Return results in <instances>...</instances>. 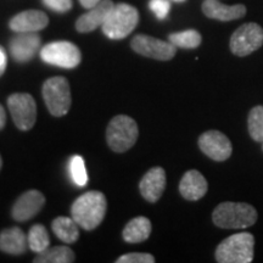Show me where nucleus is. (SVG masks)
Listing matches in <instances>:
<instances>
[{
	"mask_svg": "<svg viewBox=\"0 0 263 263\" xmlns=\"http://www.w3.org/2000/svg\"><path fill=\"white\" fill-rule=\"evenodd\" d=\"M151 234V222L146 217H136L124 227L122 236L124 241L130 244L145 241Z\"/></svg>",
	"mask_w": 263,
	"mask_h": 263,
	"instance_id": "aec40b11",
	"label": "nucleus"
},
{
	"mask_svg": "<svg viewBox=\"0 0 263 263\" xmlns=\"http://www.w3.org/2000/svg\"><path fill=\"white\" fill-rule=\"evenodd\" d=\"M249 134L255 141H263V106H256L250 111L248 120Z\"/></svg>",
	"mask_w": 263,
	"mask_h": 263,
	"instance_id": "393cba45",
	"label": "nucleus"
},
{
	"mask_svg": "<svg viewBox=\"0 0 263 263\" xmlns=\"http://www.w3.org/2000/svg\"><path fill=\"white\" fill-rule=\"evenodd\" d=\"M70 174L73 183L77 186H85L88 183L87 171H85V164L83 157L80 155H76L70 161Z\"/></svg>",
	"mask_w": 263,
	"mask_h": 263,
	"instance_id": "a878e982",
	"label": "nucleus"
},
{
	"mask_svg": "<svg viewBox=\"0 0 263 263\" xmlns=\"http://www.w3.org/2000/svg\"><path fill=\"white\" fill-rule=\"evenodd\" d=\"M207 180L199 171L190 170L183 176L179 183V193L189 201H197L206 195Z\"/></svg>",
	"mask_w": 263,
	"mask_h": 263,
	"instance_id": "a211bd4d",
	"label": "nucleus"
},
{
	"mask_svg": "<svg viewBox=\"0 0 263 263\" xmlns=\"http://www.w3.org/2000/svg\"><path fill=\"white\" fill-rule=\"evenodd\" d=\"M28 248V240L22 229L17 227L5 229L0 233V251L9 255H22Z\"/></svg>",
	"mask_w": 263,
	"mask_h": 263,
	"instance_id": "6ab92c4d",
	"label": "nucleus"
},
{
	"mask_svg": "<svg viewBox=\"0 0 263 263\" xmlns=\"http://www.w3.org/2000/svg\"><path fill=\"white\" fill-rule=\"evenodd\" d=\"M213 223L223 229H244L257 221V211L245 202L227 201L219 203L212 213Z\"/></svg>",
	"mask_w": 263,
	"mask_h": 263,
	"instance_id": "f03ea898",
	"label": "nucleus"
},
{
	"mask_svg": "<svg viewBox=\"0 0 263 263\" xmlns=\"http://www.w3.org/2000/svg\"><path fill=\"white\" fill-rule=\"evenodd\" d=\"M41 37L35 32L18 33L10 41V52L20 64L31 61L41 48Z\"/></svg>",
	"mask_w": 263,
	"mask_h": 263,
	"instance_id": "ddd939ff",
	"label": "nucleus"
},
{
	"mask_svg": "<svg viewBox=\"0 0 263 263\" xmlns=\"http://www.w3.org/2000/svg\"><path fill=\"white\" fill-rule=\"evenodd\" d=\"M45 203V197L38 190H28L16 200L12 206V218L17 222H26L38 215Z\"/></svg>",
	"mask_w": 263,
	"mask_h": 263,
	"instance_id": "f8f14e48",
	"label": "nucleus"
},
{
	"mask_svg": "<svg viewBox=\"0 0 263 263\" xmlns=\"http://www.w3.org/2000/svg\"><path fill=\"white\" fill-rule=\"evenodd\" d=\"M101 2H103V0H80L81 5L83 6L84 9H88V10L94 8V6H97L99 3Z\"/></svg>",
	"mask_w": 263,
	"mask_h": 263,
	"instance_id": "7c9ffc66",
	"label": "nucleus"
},
{
	"mask_svg": "<svg viewBox=\"0 0 263 263\" xmlns=\"http://www.w3.org/2000/svg\"><path fill=\"white\" fill-rule=\"evenodd\" d=\"M255 238L251 233L242 232L228 236L217 246L218 263H250L254 259Z\"/></svg>",
	"mask_w": 263,
	"mask_h": 263,
	"instance_id": "7ed1b4c3",
	"label": "nucleus"
},
{
	"mask_svg": "<svg viewBox=\"0 0 263 263\" xmlns=\"http://www.w3.org/2000/svg\"><path fill=\"white\" fill-rule=\"evenodd\" d=\"M5 122H6V114H5L4 107H3L2 104H0V130L4 128Z\"/></svg>",
	"mask_w": 263,
	"mask_h": 263,
	"instance_id": "2f4dec72",
	"label": "nucleus"
},
{
	"mask_svg": "<svg viewBox=\"0 0 263 263\" xmlns=\"http://www.w3.org/2000/svg\"><path fill=\"white\" fill-rule=\"evenodd\" d=\"M8 107L16 127L29 130L37 120V105L31 94L15 93L8 99Z\"/></svg>",
	"mask_w": 263,
	"mask_h": 263,
	"instance_id": "1a4fd4ad",
	"label": "nucleus"
},
{
	"mask_svg": "<svg viewBox=\"0 0 263 263\" xmlns=\"http://www.w3.org/2000/svg\"><path fill=\"white\" fill-rule=\"evenodd\" d=\"M112 0H103L97 6L89 9L87 14L82 15L76 22V28L81 33H89L98 27H101L106 21L108 14L114 9Z\"/></svg>",
	"mask_w": 263,
	"mask_h": 263,
	"instance_id": "dca6fc26",
	"label": "nucleus"
},
{
	"mask_svg": "<svg viewBox=\"0 0 263 263\" xmlns=\"http://www.w3.org/2000/svg\"><path fill=\"white\" fill-rule=\"evenodd\" d=\"M2 164H3V162H2V157H0V168H2Z\"/></svg>",
	"mask_w": 263,
	"mask_h": 263,
	"instance_id": "72a5a7b5",
	"label": "nucleus"
},
{
	"mask_svg": "<svg viewBox=\"0 0 263 263\" xmlns=\"http://www.w3.org/2000/svg\"><path fill=\"white\" fill-rule=\"evenodd\" d=\"M263 44V28L250 22L236 29L230 38V50L236 57H248L257 50Z\"/></svg>",
	"mask_w": 263,
	"mask_h": 263,
	"instance_id": "6e6552de",
	"label": "nucleus"
},
{
	"mask_svg": "<svg viewBox=\"0 0 263 263\" xmlns=\"http://www.w3.org/2000/svg\"><path fill=\"white\" fill-rule=\"evenodd\" d=\"M139 136L137 122L126 115H118L108 123L106 129L107 144L115 153H124L136 144Z\"/></svg>",
	"mask_w": 263,
	"mask_h": 263,
	"instance_id": "39448f33",
	"label": "nucleus"
},
{
	"mask_svg": "<svg viewBox=\"0 0 263 263\" xmlns=\"http://www.w3.org/2000/svg\"><path fill=\"white\" fill-rule=\"evenodd\" d=\"M41 59L45 64L62 68H74L81 64L82 55L73 43L52 42L42 48Z\"/></svg>",
	"mask_w": 263,
	"mask_h": 263,
	"instance_id": "0eeeda50",
	"label": "nucleus"
},
{
	"mask_svg": "<svg viewBox=\"0 0 263 263\" xmlns=\"http://www.w3.org/2000/svg\"><path fill=\"white\" fill-rule=\"evenodd\" d=\"M171 2H174V3H184V2H186V0H171Z\"/></svg>",
	"mask_w": 263,
	"mask_h": 263,
	"instance_id": "473e14b6",
	"label": "nucleus"
},
{
	"mask_svg": "<svg viewBox=\"0 0 263 263\" xmlns=\"http://www.w3.org/2000/svg\"><path fill=\"white\" fill-rule=\"evenodd\" d=\"M27 240L28 248L35 254H41L50 245V238H49L48 230L42 224H35L29 229Z\"/></svg>",
	"mask_w": 263,
	"mask_h": 263,
	"instance_id": "5701e85b",
	"label": "nucleus"
},
{
	"mask_svg": "<svg viewBox=\"0 0 263 263\" xmlns=\"http://www.w3.org/2000/svg\"><path fill=\"white\" fill-rule=\"evenodd\" d=\"M168 41L177 48L195 49L201 44V34L195 29H186L183 32L172 33L168 35Z\"/></svg>",
	"mask_w": 263,
	"mask_h": 263,
	"instance_id": "b1692460",
	"label": "nucleus"
},
{
	"mask_svg": "<svg viewBox=\"0 0 263 263\" xmlns=\"http://www.w3.org/2000/svg\"><path fill=\"white\" fill-rule=\"evenodd\" d=\"M106 197L100 192H88L72 203L71 215L74 222L85 230H93L106 215Z\"/></svg>",
	"mask_w": 263,
	"mask_h": 263,
	"instance_id": "f257e3e1",
	"label": "nucleus"
},
{
	"mask_svg": "<svg viewBox=\"0 0 263 263\" xmlns=\"http://www.w3.org/2000/svg\"><path fill=\"white\" fill-rule=\"evenodd\" d=\"M139 22V12L132 5L116 4L108 14L106 21L101 26L104 34L110 39H123L128 37Z\"/></svg>",
	"mask_w": 263,
	"mask_h": 263,
	"instance_id": "20e7f679",
	"label": "nucleus"
},
{
	"mask_svg": "<svg viewBox=\"0 0 263 263\" xmlns=\"http://www.w3.org/2000/svg\"><path fill=\"white\" fill-rule=\"evenodd\" d=\"M149 8L159 20H164L171 10V0H150Z\"/></svg>",
	"mask_w": 263,
	"mask_h": 263,
	"instance_id": "cd10ccee",
	"label": "nucleus"
},
{
	"mask_svg": "<svg viewBox=\"0 0 263 263\" xmlns=\"http://www.w3.org/2000/svg\"><path fill=\"white\" fill-rule=\"evenodd\" d=\"M80 226L73 218L68 217H58L51 223V229L54 234L66 244H73L80 238Z\"/></svg>",
	"mask_w": 263,
	"mask_h": 263,
	"instance_id": "412c9836",
	"label": "nucleus"
},
{
	"mask_svg": "<svg viewBox=\"0 0 263 263\" xmlns=\"http://www.w3.org/2000/svg\"><path fill=\"white\" fill-rule=\"evenodd\" d=\"M166 188V172L162 167H154L147 171L139 184L141 196L149 202H156Z\"/></svg>",
	"mask_w": 263,
	"mask_h": 263,
	"instance_id": "4468645a",
	"label": "nucleus"
},
{
	"mask_svg": "<svg viewBox=\"0 0 263 263\" xmlns=\"http://www.w3.org/2000/svg\"><path fill=\"white\" fill-rule=\"evenodd\" d=\"M130 47L134 51L143 57L160 61L171 60L177 52V47L171 42H163L161 39L145 34L136 35L130 43Z\"/></svg>",
	"mask_w": 263,
	"mask_h": 263,
	"instance_id": "9d476101",
	"label": "nucleus"
},
{
	"mask_svg": "<svg viewBox=\"0 0 263 263\" xmlns=\"http://www.w3.org/2000/svg\"><path fill=\"white\" fill-rule=\"evenodd\" d=\"M155 257L150 254H144V252H132L121 256L116 259V263H154Z\"/></svg>",
	"mask_w": 263,
	"mask_h": 263,
	"instance_id": "bb28decb",
	"label": "nucleus"
},
{
	"mask_svg": "<svg viewBox=\"0 0 263 263\" xmlns=\"http://www.w3.org/2000/svg\"><path fill=\"white\" fill-rule=\"evenodd\" d=\"M49 24L48 16L39 10L22 11L10 20V28L16 33H33L42 31Z\"/></svg>",
	"mask_w": 263,
	"mask_h": 263,
	"instance_id": "2eb2a0df",
	"label": "nucleus"
},
{
	"mask_svg": "<svg viewBox=\"0 0 263 263\" xmlns=\"http://www.w3.org/2000/svg\"><path fill=\"white\" fill-rule=\"evenodd\" d=\"M43 99L52 116L61 117L71 107V89L65 77L49 78L43 84Z\"/></svg>",
	"mask_w": 263,
	"mask_h": 263,
	"instance_id": "423d86ee",
	"label": "nucleus"
},
{
	"mask_svg": "<svg viewBox=\"0 0 263 263\" xmlns=\"http://www.w3.org/2000/svg\"><path fill=\"white\" fill-rule=\"evenodd\" d=\"M42 2L48 9L55 12H60V14L70 11L72 9V4H73L72 0H42Z\"/></svg>",
	"mask_w": 263,
	"mask_h": 263,
	"instance_id": "c85d7f7f",
	"label": "nucleus"
},
{
	"mask_svg": "<svg viewBox=\"0 0 263 263\" xmlns=\"http://www.w3.org/2000/svg\"><path fill=\"white\" fill-rule=\"evenodd\" d=\"M199 147L213 161H226L232 155L233 146L228 137L219 130H207L199 138Z\"/></svg>",
	"mask_w": 263,
	"mask_h": 263,
	"instance_id": "9b49d317",
	"label": "nucleus"
},
{
	"mask_svg": "<svg viewBox=\"0 0 263 263\" xmlns=\"http://www.w3.org/2000/svg\"><path fill=\"white\" fill-rule=\"evenodd\" d=\"M6 64H8V58H6V52L4 49L0 47V77L6 70Z\"/></svg>",
	"mask_w": 263,
	"mask_h": 263,
	"instance_id": "c756f323",
	"label": "nucleus"
},
{
	"mask_svg": "<svg viewBox=\"0 0 263 263\" xmlns=\"http://www.w3.org/2000/svg\"><path fill=\"white\" fill-rule=\"evenodd\" d=\"M76 255L72 249L67 246H55L44 250L37 257L33 259L34 263H72L74 262Z\"/></svg>",
	"mask_w": 263,
	"mask_h": 263,
	"instance_id": "4be33fe9",
	"label": "nucleus"
},
{
	"mask_svg": "<svg viewBox=\"0 0 263 263\" xmlns=\"http://www.w3.org/2000/svg\"><path fill=\"white\" fill-rule=\"evenodd\" d=\"M202 11L209 18L227 22L244 17L246 8L242 4L226 5L218 0H205L202 3Z\"/></svg>",
	"mask_w": 263,
	"mask_h": 263,
	"instance_id": "f3484780",
	"label": "nucleus"
}]
</instances>
